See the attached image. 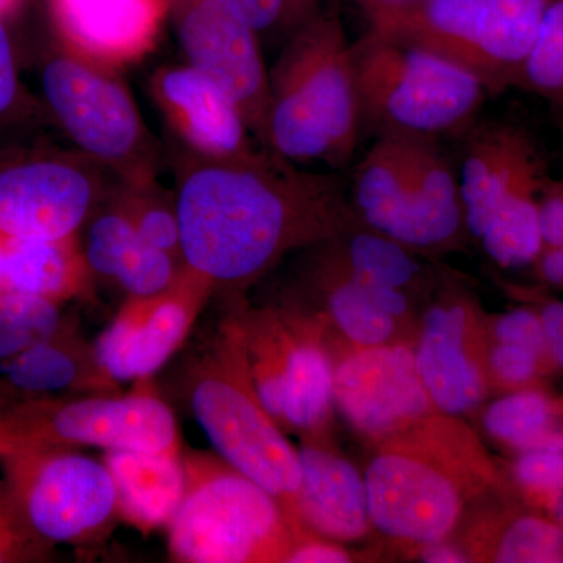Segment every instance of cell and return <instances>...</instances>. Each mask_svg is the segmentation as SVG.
Listing matches in <instances>:
<instances>
[{"mask_svg": "<svg viewBox=\"0 0 563 563\" xmlns=\"http://www.w3.org/2000/svg\"><path fill=\"white\" fill-rule=\"evenodd\" d=\"M174 158L181 261L213 291L246 287L291 251L361 225L339 174L272 151L213 161L180 146Z\"/></svg>", "mask_w": 563, "mask_h": 563, "instance_id": "1", "label": "cell"}, {"mask_svg": "<svg viewBox=\"0 0 563 563\" xmlns=\"http://www.w3.org/2000/svg\"><path fill=\"white\" fill-rule=\"evenodd\" d=\"M351 43L336 5L285 40L269 69L268 151L292 165H350L362 131Z\"/></svg>", "mask_w": 563, "mask_h": 563, "instance_id": "2", "label": "cell"}, {"mask_svg": "<svg viewBox=\"0 0 563 563\" xmlns=\"http://www.w3.org/2000/svg\"><path fill=\"white\" fill-rule=\"evenodd\" d=\"M363 477L373 528L424 547L446 540L468 496L495 473L462 428L426 417L390 437Z\"/></svg>", "mask_w": 563, "mask_h": 563, "instance_id": "3", "label": "cell"}, {"mask_svg": "<svg viewBox=\"0 0 563 563\" xmlns=\"http://www.w3.org/2000/svg\"><path fill=\"white\" fill-rule=\"evenodd\" d=\"M185 393L222 461L272 493L291 518L301 484L299 453L252 387L233 318L192 355Z\"/></svg>", "mask_w": 563, "mask_h": 563, "instance_id": "4", "label": "cell"}, {"mask_svg": "<svg viewBox=\"0 0 563 563\" xmlns=\"http://www.w3.org/2000/svg\"><path fill=\"white\" fill-rule=\"evenodd\" d=\"M362 129L376 136H462L490 98L453 63L368 31L351 43Z\"/></svg>", "mask_w": 563, "mask_h": 563, "instance_id": "5", "label": "cell"}, {"mask_svg": "<svg viewBox=\"0 0 563 563\" xmlns=\"http://www.w3.org/2000/svg\"><path fill=\"white\" fill-rule=\"evenodd\" d=\"M554 0H413L366 14L368 31L476 77L488 96L517 90Z\"/></svg>", "mask_w": 563, "mask_h": 563, "instance_id": "6", "label": "cell"}, {"mask_svg": "<svg viewBox=\"0 0 563 563\" xmlns=\"http://www.w3.org/2000/svg\"><path fill=\"white\" fill-rule=\"evenodd\" d=\"M184 496L168 525L174 562H285L301 526L220 455L181 454Z\"/></svg>", "mask_w": 563, "mask_h": 563, "instance_id": "7", "label": "cell"}, {"mask_svg": "<svg viewBox=\"0 0 563 563\" xmlns=\"http://www.w3.org/2000/svg\"><path fill=\"white\" fill-rule=\"evenodd\" d=\"M114 73L68 51L52 52L41 70L44 103L76 150L114 179L150 184L158 180L163 147Z\"/></svg>", "mask_w": 563, "mask_h": 563, "instance_id": "8", "label": "cell"}, {"mask_svg": "<svg viewBox=\"0 0 563 563\" xmlns=\"http://www.w3.org/2000/svg\"><path fill=\"white\" fill-rule=\"evenodd\" d=\"M96 446L181 453L168 404L150 391L133 395H0V453L16 448Z\"/></svg>", "mask_w": 563, "mask_h": 563, "instance_id": "9", "label": "cell"}, {"mask_svg": "<svg viewBox=\"0 0 563 563\" xmlns=\"http://www.w3.org/2000/svg\"><path fill=\"white\" fill-rule=\"evenodd\" d=\"M117 179L80 151H0V236L57 240L79 235Z\"/></svg>", "mask_w": 563, "mask_h": 563, "instance_id": "10", "label": "cell"}, {"mask_svg": "<svg viewBox=\"0 0 563 563\" xmlns=\"http://www.w3.org/2000/svg\"><path fill=\"white\" fill-rule=\"evenodd\" d=\"M252 387L280 428L317 432L333 404V365L309 325L276 310L233 318Z\"/></svg>", "mask_w": 563, "mask_h": 563, "instance_id": "11", "label": "cell"}, {"mask_svg": "<svg viewBox=\"0 0 563 563\" xmlns=\"http://www.w3.org/2000/svg\"><path fill=\"white\" fill-rule=\"evenodd\" d=\"M0 468L25 520L52 544L80 542L117 515V490L106 463L70 448L3 451Z\"/></svg>", "mask_w": 563, "mask_h": 563, "instance_id": "12", "label": "cell"}, {"mask_svg": "<svg viewBox=\"0 0 563 563\" xmlns=\"http://www.w3.org/2000/svg\"><path fill=\"white\" fill-rule=\"evenodd\" d=\"M172 9L187 65L231 96L252 136L268 151L269 69L261 36L228 0H172Z\"/></svg>", "mask_w": 563, "mask_h": 563, "instance_id": "13", "label": "cell"}, {"mask_svg": "<svg viewBox=\"0 0 563 563\" xmlns=\"http://www.w3.org/2000/svg\"><path fill=\"white\" fill-rule=\"evenodd\" d=\"M211 292L206 280L184 266L165 291L128 298L92 346L107 384L113 388L154 376L180 350Z\"/></svg>", "mask_w": 563, "mask_h": 563, "instance_id": "14", "label": "cell"}, {"mask_svg": "<svg viewBox=\"0 0 563 563\" xmlns=\"http://www.w3.org/2000/svg\"><path fill=\"white\" fill-rule=\"evenodd\" d=\"M461 139L459 181L466 231L479 240L503 206L543 190L550 168L539 141L520 122L479 118Z\"/></svg>", "mask_w": 563, "mask_h": 563, "instance_id": "15", "label": "cell"}, {"mask_svg": "<svg viewBox=\"0 0 563 563\" xmlns=\"http://www.w3.org/2000/svg\"><path fill=\"white\" fill-rule=\"evenodd\" d=\"M333 402L355 431L390 439L431 412L409 347H361L333 368Z\"/></svg>", "mask_w": 563, "mask_h": 563, "instance_id": "16", "label": "cell"}, {"mask_svg": "<svg viewBox=\"0 0 563 563\" xmlns=\"http://www.w3.org/2000/svg\"><path fill=\"white\" fill-rule=\"evenodd\" d=\"M152 99L185 150L213 161H246L265 147L252 136L231 96L187 63L152 74Z\"/></svg>", "mask_w": 563, "mask_h": 563, "instance_id": "17", "label": "cell"}, {"mask_svg": "<svg viewBox=\"0 0 563 563\" xmlns=\"http://www.w3.org/2000/svg\"><path fill=\"white\" fill-rule=\"evenodd\" d=\"M169 11L172 0H51L62 49L110 70L147 57Z\"/></svg>", "mask_w": 563, "mask_h": 563, "instance_id": "18", "label": "cell"}, {"mask_svg": "<svg viewBox=\"0 0 563 563\" xmlns=\"http://www.w3.org/2000/svg\"><path fill=\"white\" fill-rule=\"evenodd\" d=\"M472 313L448 302L426 313L415 368L432 406L444 415L470 412L487 395V373L472 347Z\"/></svg>", "mask_w": 563, "mask_h": 563, "instance_id": "19", "label": "cell"}, {"mask_svg": "<svg viewBox=\"0 0 563 563\" xmlns=\"http://www.w3.org/2000/svg\"><path fill=\"white\" fill-rule=\"evenodd\" d=\"M299 453L301 484L291 520L332 542H354L372 528L365 477L351 462L317 444Z\"/></svg>", "mask_w": 563, "mask_h": 563, "instance_id": "20", "label": "cell"}, {"mask_svg": "<svg viewBox=\"0 0 563 563\" xmlns=\"http://www.w3.org/2000/svg\"><path fill=\"white\" fill-rule=\"evenodd\" d=\"M466 231L459 172L439 140L409 139V190L399 243L412 251L453 247Z\"/></svg>", "mask_w": 563, "mask_h": 563, "instance_id": "21", "label": "cell"}, {"mask_svg": "<svg viewBox=\"0 0 563 563\" xmlns=\"http://www.w3.org/2000/svg\"><path fill=\"white\" fill-rule=\"evenodd\" d=\"M85 261L92 276L113 280L129 298H146L172 287L184 263L140 239L120 209L107 199L88 220Z\"/></svg>", "mask_w": 563, "mask_h": 563, "instance_id": "22", "label": "cell"}, {"mask_svg": "<svg viewBox=\"0 0 563 563\" xmlns=\"http://www.w3.org/2000/svg\"><path fill=\"white\" fill-rule=\"evenodd\" d=\"M0 395L7 396L33 398L111 390L95 350L84 343L69 322L46 342L0 363Z\"/></svg>", "mask_w": 563, "mask_h": 563, "instance_id": "23", "label": "cell"}, {"mask_svg": "<svg viewBox=\"0 0 563 563\" xmlns=\"http://www.w3.org/2000/svg\"><path fill=\"white\" fill-rule=\"evenodd\" d=\"M102 462L113 477L117 517L141 532L168 528L184 496L181 453L106 450Z\"/></svg>", "mask_w": 563, "mask_h": 563, "instance_id": "24", "label": "cell"}, {"mask_svg": "<svg viewBox=\"0 0 563 563\" xmlns=\"http://www.w3.org/2000/svg\"><path fill=\"white\" fill-rule=\"evenodd\" d=\"M410 136H377L352 173L350 202L363 228L399 242L409 188Z\"/></svg>", "mask_w": 563, "mask_h": 563, "instance_id": "25", "label": "cell"}, {"mask_svg": "<svg viewBox=\"0 0 563 563\" xmlns=\"http://www.w3.org/2000/svg\"><path fill=\"white\" fill-rule=\"evenodd\" d=\"M3 290L68 302L90 290L92 273L79 235L57 240H9L0 265Z\"/></svg>", "mask_w": 563, "mask_h": 563, "instance_id": "26", "label": "cell"}, {"mask_svg": "<svg viewBox=\"0 0 563 563\" xmlns=\"http://www.w3.org/2000/svg\"><path fill=\"white\" fill-rule=\"evenodd\" d=\"M324 246L344 272L368 284L407 291L424 274L412 250L362 224L324 242Z\"/></svg>", "mask_w": 563, "mask_h": 563, "instance_id": "27", "label": "cell"}, {"mask_svg": "<svg viewBox=\"0 0 563 563\" xmlns=\"http://www.w3.org/2000/svg\"><path fill=\"white\" fill-rule=\"evenodd\" d=\"M321 254L317 280L325 292L329 314L336 328L358 347L384 346L390 342L396 318L385 312L368 285L344 272L328 250Z\"/></svg>", "mask_w": 563, "mask_h": 563, "instance_id": "28", "label": "cell"}, {"mask_svg": "<svg viewBox=\"0 0 563 563\" xmlns=\"http://www.w3.org/2000/svg\"><path fill=\"white\" fill-rule=\"evenodd\" d=\"M562 420L563 398L542 388L509 393L492 402L483 418L488 435L517 454L533 450Z\"/></svg>", "mask_w": 563, "mask_h": 563, "instance_id": "29", "label": "cell"}, {"mask_svg": "<svg viewBox=\"0 0 563 563\" xmlns=\"http://www.w3.org/2000/svg\"><path fill=\"white\" fill-rule=\"evenodd\" d=\"M488 536L493 562L563 563V526L532 507L498 515Z\"/></svg>", "mask_w": 563, "mask_h": 563, "instance_id": "30", "label": "cell"}, {"mask_svg": "<svg viewBox=\"0 0 563 563\" xmlns=\"http://www.w3.org/2000/svg\"><path fill=\"white\" fill-rule=\"evenodd\" d=\"M540 192L507 202L493 217L479 242L496 265L506 269L532 265L543 247L540 232Z\"/></svg>", "mask_w": 563, "mask_h": 563, "instance_id": "31", "label": "cell"}, {"mask_svg": "<svg viewBox=\"0 0 563 563\" xmlns=\"http://www.w3.org/2000/svg\"><path fill=\"white\" fill-rule=\"evenodd\" d=\"M109 201L124 213L140 239L184 263L174 191L163 190L158 180L150 184H124L117 180Z\"/></svg>", "mask_w": 563, "mask_h": 563, "instance_id": "32", "label": "cell"}, {"mask_svg": "<svg viewBox=\"0 0 563 563\" xmlns=\"http://www.w3.org/2000/svg\"><path fill=\"white\" fill-rule=\"evenodd\" d=\"M65 303L35 292L0 291V363L60 332L68 322Z\"/></svg>", "mask_w": 563, "mask_h": 563, "instance_id": "33", "label": "cell"}, {"mask_svg": "<svg viewBox=\"0 0 563 563\" xmlns=\"http://www.w3.org/2000/svg\"><path fill=\"white\" fill-rule=\"evenodd\" d=\"M517 90L544 99L551 113H563V0H554L544 14Z\"/></svg>", "mask_w": 563, "mask_h": 563, "instance_id": "34", "label": "cell"}, {"mask_svg": "<svg viewBox=\"0 0 563 563\" xmlns=\"http://www.w3.org/2000/svg\"><path fill=\"white\" fill-rule=\"evenodd\" d=\"M47 542L25 520L7 484L0 483V563H41L55 559Z\"/></svg>", "mask_w": 563, "mask_h": 563, "instance_id": "35", "label": "cell"}, {"mask_svg": "<svg viewBox=\"0 0 563 563\" xmlns=\"http://www.w3.org/2000/svg\"><path fill=\"white\" fill-rule=\"evenodd\" d=\"M262 38H285L312 20L325 0H228Z\"/></svg>", "mask_w": 563, "mask_h": 563, "instance_id": "36", "label": "cell"}, {"mask_svg": "<svg viewBox=\"0 0 563 563\" xmlns=\"http://www.w3.org/2000/svg\"><path fill=\"white\" fill-rule=\"evenodd\" d=\"M510 476L525 504L540 512L563 485V453L537 450L517 454Z\"/></svg>", "mask_w": 563, "mask_h": 563, "instance_id": "37", "label": "cell"}, {"mask_svg": "<svg viewBox=\"0 0 563 563\" xmlns=\"http://www.w3.org/2000/svg\"><path fill=\"white\" fill-rule=\"evenodd\" d=\"M487 365L493 379L510 393L542 388L540 383L551 373L550 366L537 352L501 342H496L488 352Z\"/></svg>", "mask_w": 563, "mask_h": 563, "instance_id": "38", "label": "cell"}, {"mask_svg": "<svg viewBox=\"0 0 563 563\" xmlns=\"http://www.w3.org/2000/svg\"><path fill=\"white\" fill-rule=\"evenodd\" d=\"M35 113L36 107L18 77L13 46L0 18V125L24 121L25 118L35 117Z\"/></svg>", "mask_w": 563, "mask_h": 563, "instance_id": "39", "label": "cell"}, {"mask_svg": "<svg viewBox=\"0 0 563 563\" xmlns=\"http://www.w3.org/2000/svg\"><path fill=\"white\" fill-rule=\"evenodd\" d=\"M493 336H495V342L518 344V346L537 352L551 369L550 343L544 335L539 314L533 312L531 307L515 309L512 312L501 314L493 324Z\"/></svg>", "mask_w": 563, "mask_h": 563, "instance_id": "40", "label": "cell"}, {"mask_svg": "<svg viewBox=\"0 0 563 563\" xmlns=\"http://www.w3.org/2000/svg\"><path fill=\"white\" fill-rule=\"evenodd\" d=\"M351 555L342 547L332 542H325L322 539H312V537L298 533L292 543L290 553L285 562L288 563H347Z\"/></svg>", "mask_w": 563, "mask_h": 563, "instance_id": "41", "label": "cell"}, {"mask_svg": "<svg viewBox=\"0 0 563 563\" xmlns=\"http://www.w3.org/2000/svg\"><path fill=\"white\" fill-rule=\"evenodd\" d=\"M533 312L539 314L548 343L563 346V299H539Z\"/></svg>", "mask_w": 563, "mask_h": 563, "instance_id": "42", "label": "cell"}, {"mask_svg": "<svg viewBox=\"0 0 563 563\" xmlns=\"http://www.w3.org/2000/svg\"><path fill=\"white\" fill-rule=\"evenodd\" d=\"M532 265L540 280L550 287L563 288V246H543Z\"/></svg>", "mask_w": 563, "mask_h": 563, "instance_id": "43", "label": "cell"}, {"mask_svg": "<svg viewBox=\"0 0 563 563\" xmlns=\"http://www.w3.org/2000/svg\"><path fill=\"white\" fill-rule=\"evenodd\" d=\"M421 561L429 563H462L468 562L466 555L461 550L448 544L444 540L433 542L421 547Z\"/></svg>", "mask_w": 563, "mask_h": 563, "instance_id": "44", "label": "cell"}, {"mask_svg": "<svg viewBox=\"0 0 563 563\" xmlns=\"http://www.w3.org/2000/svg\"><path fill=\"white\" fill-rule=\"evenodd\" d=\"M362 13L369 14L374 11L393 9V7L404 5V3L413 2V0H352Z\"/></svg>", "mask_w": 563, "mask_h": 563, "instance_id": "45", "label": "cell"}, {"mask_svg": "<svg viewBox=\"0 0 563 563\" xmlns=\"http://www.w3.org/2000/svg\"><path fill=\"white\" fill-rule=\"evenodd\" d=\"M540 512L548 515V517L553 518L554 521L563 526V485L543 504Z\"/></svg>", "mask_w": 563, "mask_h": 563, "instance_id": "46", "label": "cell"}, {"mask_svg": "<svg viewBox=\"0 0 563 563\" xmlns=\"http://www.w3.org/2000/svg\"><path fill=\"white\" fill-rule=\"evenodd\" d=\"M22 3V0H0V18H5L7 14L13 13Z\"/></svg>", "mask_w": 563, "mask_h": 563, "instance_id": "47", "label": "cell"}, {"mask_svg": "<svg viewBox=\"0 0 563 563\" xmlns=\"http://www.w3.org/2000/svg\"><path fill=\"white\" fill-rule=\"evenodd\" d=\"M553 121L558 131L562 133L563 136V113H553Z\"/></svg>", "mask_w": 563, "mask_h": 563, "instance_id": "48", "label": "cell"}, {"mask_svg": "<svg viewBox=\"0 0 563 563\" xmlns=\"http://www.w3.org/2000/svg\"><path fill=\"white\" fill-rule=\"evenodd\" d=\"M7 243H9V240L2 239V236H0V265H2V255L3 250H5ZM0 291H3L2 277H0Z\"/></svg>", "mask_w": 563, "mask_h": 563, "instance_id": "49", "label": "cell"}]
</instances>
